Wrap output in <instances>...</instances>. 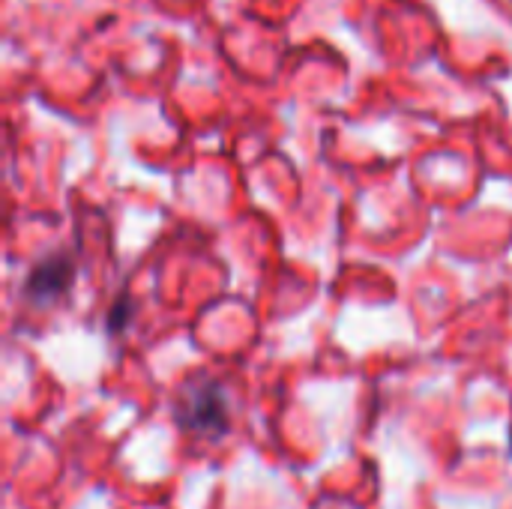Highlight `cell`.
Wrapping results in <instances>:
<instances>
[{"label":"cell","mask_w":512,"mask_h":509,"mask_svg":"<svg viewBox=\"0 0 512 509\" xmlns=\"http://www.w3.org/2000/svg\"><path fill=\"white\" fill-rule=\"evenodd\" d=\"M69 282H72V264H69V258L54 255V258L42 261L30 273V279H27V297L33 303H51L54 297H60L69 288Z\"/></svg>","instance_id":"cell-2"},{"label":"cell","mask_w":512,"mask_h":509,"mask_svg":"<svg viewBox=\"0 0 512 509\" xmlns=\"http://www.w3.org/2000/svg\"><path fill=\"white\" fill-rule=\"evenodd\" d=\"M174 420L201 438H222L231 423V405L219 384L201 381L186 387V393L174 405Z\"/></svg>","instance_id":"cell-1"}]
</instances>
